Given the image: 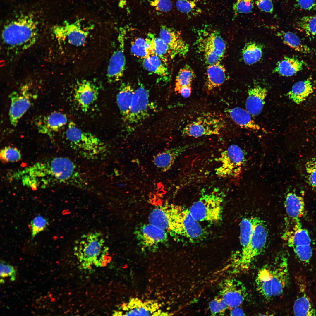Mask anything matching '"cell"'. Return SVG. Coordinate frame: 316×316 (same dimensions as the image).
Returning a JSON list of instances; mask_svg holds the SVG:
<instances>
[{
  "mask_svg": "<svg viewBox=\"0 0 316 316\" xmlns=\"http://www.w3.org/2000/svg\"><path fill=\"white\" fill-rule=\"evenodd\" d=\"M284 43L295 51L304 54L311 52L310 48L304 44L299 37L293 33L290 32H281L278 33Z\"/></svg>",
  "mask_w": 316,
  "mask_h": 316,
  "instance_id": "cell-34",
  "label": "cell"
},
{
  "mask_svg": "<svg viewBox=\"0 0 316 316\" xmlns=\"http://www.w3.org/2000/svg\"><path fill=\"white\" fill-rule=\"evenodd\" d=\"M227 112L231 119L241 127L255 132L260 129V126L247 110L236 107L228 109Z\"/></svg>",
  "mask_w": 316,
  "mask_h": 316,
  "instance_id": "cell-24",
  "label": "cell"
},
{
  "mask_svg": "<svg viewBox=\"0 0 316 316\" xmlns=\"http://www.w3.org/2000/svg\"><path fill=\"white\" fill-rule=\"evenodd\" d=\"M297 8L306 11L316 10V0H295Z\"/></svg>",
  "mask_w": 316,
  "mask_h": 316,
  "instance_id": "cell-50",
  "label": "cell"
},
{
  "mask_svg": "<svg viewBox=\"0 0 316 316\" xmlns=\"http://www.w3.org/2000/svg\"><path fill=\"white\" fill-rule=\"evenodd\" d=\"M52 31L59 41H66L76 47L84 44L89 34V32L82 26L79 20L73 22L65 21L61 24L53 26Z\"/></svg>",
  "mask_w": 316,
  "mask_h": 316,
  "instance_id": "cell-10",
  "label": "cell"
},
{
  "mask_svg": "<svg viewBox=\"0 0 316 316\" xmlns=\"http://www.w3.org/2000/svg\"><path fill=\"white\" fill-rule=\"evenodd\" d=\"M313 91L312 82L309 79L297 82L288 93L289 98L294 103L299 104Z\"/></svg>",
  "mask_w": 316,
  "mask_h": 316,
  "instance_id": "cell-31",
  "label": "cell"
},
{
  "mask_svg": "<svg viewBox=\"0 0 316 316\" xmlns=\"http://www.w3.org/2000/svg\"><path fill=\"white\" fill-rule=\"evenodd\" d=\"M38 34L37 21L33 16L25 15L6 25L1 36L3 42L9 48L25 49L34 44Z\"/></svg>",
  "mask_w": 316,
  "mask_h": 316,
  "instance_id": "cell-4",
  "label": "cell"
},
{
  "mask_svg": "<svg viewBox=\"0 0 316 316\" xmlns=\"http://www.w3.org/2000/svg\"><path fill=\"white\" fill-rule=\"evenodd\" d=\"M198 48L209 65L220 62L224 55L226 45L218 32L214 31L201 39Z\"/></svg>",
  "mask_w": 316,
  "mask_h": 316,
  "instance_id": "cell-11",
  "label": "cell"
},
{
  "mask_svg": "<svg viewBox=\"0 0 316 316\" xmlns=\"http://www.w3.org/2000/svg\"><path fill=\"white\" fill-rule=\"evenodd\" d=\"M256 4L257 7L262 11L272 13L273 11V6L272 0H257Z\"/></svg>",
  "mask_w": 316,
  "mask_h": 316,
  "instance_id": "cell-51",
  "label": "cell"
},
{
  "mask_svg": "<svg viewBox=\"0 0 316 316\" xmlns=\"http://www.w3.org/2000/svg\"><path fill=\"white\" fill-rule=\"evenodd\" d=\"M47 219L41 215L35 216L30 222L32 236L35 237L37 234L44 231L49 225Z\"/></svg>",
  "mask_w": 316,
  "mask_h": 316,
  "instance_id": "cell-45",
  "label": "cell"
},
{
  "mask_svg": "<svg viewBox=\"0 0 316 316\" xmlns=\"http://www.w3.org/2000/svg\"><path fill=\"white\" fill-rule=\"evenodd\" d=\"M295 253L302 262H309L312 254V250L310 245H303L293 248Z\"/></svg>",
  "mask_w": 316,
  "mask_h": 316,
  "instance_id": "cell-47",
  "label": "cell"
},
{
  "mask_svg": "<svg viewBox=\"0 0 316 316\" xmlns=\"http://www.w3.org/2000/svg\"><path fill=\"white\" fill-rule=\"evenodd\" d=\"M191 86H186L181 87L178 91L184 98L189 97L191 93Z\"/></svg>",
  "mask_w": 316,
  "mask_h": 316,
  "instance_id": "cell-52",
  "label": "cell"
},
{
  "mask_svg": "<svg viewBox=\"0 0 316 316\" xmlns=\"http://www.w3.org/2000/svg\"><path fill=\"white\" fill-rule=\"evenodd\" d=\"M21 157L20 152L15 147L7 146L0 151V159L3 163L18 162L21 159Z\"/></svg>",
  "mask_w": 316,
  "mask_h": 316,
  "instance_id": "cell-41",
  "label": "cell"
},
{
  "mask_svg": "<svg viewBox=\"0 0 316 316\" xmlns=\"http://www.w3.org/2000/svg\"><path fill=\"white\" fill-rule=\"evenodd\" d=\"M225 126L223 118L216 114H206L187 124L182 131L183 136L198 138L218 135Z\"/></svg>",
  "mask_w": 316,
  "mask_h": 316,
  "instance_id": "cell-9",
  "label": "cell"
},
{
  "mask_svg": "<svg viewBox=\"0 0 316 316\" xmlns=\"http://www.w3.org/2000/svg\"><path fill=\"white\" fill-rule=\"evenodd\" d=\"M122 308L125 312L122 313L123 315L150 316L160 314L157 310L158 306L155 303H143L136 298L132 299L128 303L123 305Z\"/></svg>",
  "mask_w": 316,
  "mask_h": 316,
  "instance_id": "cell-22",
  "label": "cell"
},
{
  "mask_svg": "<svg viewBox=\"0 0 316 316\" xmlns=\"http://www.w3.org/2000/svg\"><path fill=\"white\" fill-rule=\"evenodd\" d=\"M305 169L308 182L311 187L316 190V158L307 161Z\"/></svg>",
  "mask_w": 316,
  "mask_h": 316,
  "instance_id": "cell-43",
  "label": "cell"
},
{
  "mask_svg": "<svg viewBox=\"0 0 316 316\" xmlns=\"http://www.w3.org/2000/svg\"><path fill=\"white\" fill-rule=\"evenodd\" d=\"M16 270L13 266L4 261H1V278L9 277L11 281H13L16 278Z\"/></svg>",
  "mask_w": 316,
  "mask_h": 316,
  "instance_id": "cell-48",
  "label": "cell"
},
{
  "mask_svg": "<svg viewBox=\"0 0 316 316\" xmlns=\"http://www.w3.org/2000/svg\"><path fill=\"white\" fill-rule=\"evenodd\" d=\"M150 5L160 11L166 12L172 8V4L170 0H147Z\"/></svg>",
  "mask_w": 316,
  "mask_h": 316,
  "instance_id": "cell-49",
  "label": "cell"
},
{
  "mask_svg": "<svg viewBox=\"0 0 316 316\" xmlns=\"http://www.w3.org/2000/svg\"><path fill=\"white\" fill-rule=\"evenodd\" d=\"M253 229V217L244 218L240 224V242L242 249L247 245L252 234Z\"/></svg>",
  "mask_w": 316,
  "mask_h": 316,
  "instance_id": "cell-37",
  "label": "cell"
},
{
  "mask_svg": "<svg viewBox=\"0 0 316 316\" xmlns=\"http://www.w3.org/2000/svg\"><path fill=\"white\" fill-rule=\"evenodd\" d=\"M159 35L168 46L171 58L176 55L184 56L188 51L189 46L179 31L162 25L160 28Z\"/></svg>",
  "mask_w": 316,
  "mask_h": 316,
  "instance_id": "cell-16",
  "label": "cell"
},
{
  "mask_svg": "<svg viewBox=\"0 0 316 316\" xmlns=\"http://www.w3.org/2000/svg\"><path fill=\"white\" fill-rule=\"evenodd\" d=\"M176 6L179 11L188 14H197L201 12L194 0H178Z\"/></svg>",
  "mask_w": 316,
  "mask_h": 316,
  "instance_id": "cell-42",
  "label": "cell"
},
{
  "mask_svg": "<svg viewBox=\"0 0 316 316\" xmlns=\"http://www.w3.org/2000/svg\"><path fill=\"white\" fill-rule=\"evenodd\" d=\"M267 93L266 88L259 85L255 86L248 90L245 107L251 115L257 116L261 113Z\"/></svg>",
  "mask_w": 316,
  "mask_h": 316,
  "instance_id": "cell-21",
  "label": "cell"
},
{
  "mask_svg": "<svg viewBox=\"0 0 316 316\" xmlns=\"http://www.w3.org/2000/svg\"><path fill=\"white\" fill-rule=\"evenodd\" d=\"M216 160L220 164L215 169V174L218 177L226 178L238 176L241 173L246 159L242 149L233 144L222 152Z\"/></svg>",
  "mask_w": 316,
  "mask_h": 316,
  "instance_id": "cell-8",
  "label": "cell"
},
{
  "mask_svg": "<svg viewBox=\"0 0 316 316\" xmlns=\"http://www.w3.org/2000/svg\"><path fill=\"white\" fill-rule=\"evenodd\" d=\"M67 122V118L64 114L59 112L51 113L39 122L38 127L39 131L43 133L56 132L64 126Z\"/></svg>",
  "mask_w": 316,
  "mask_h": 316,
  "instance_id": "cell-26",
  "label": "cell"
},
{
  "mask_svg": "<svg viewBox=\"0 0 316 316\" xmlns=\"http://www.w3.org/2000/svg\"><path fill=\"white\" fill-rule=\"evenodd\" d=\"M303 63L297 58L286 56L278 62L273 71L284 76H293L303 68Z\"/></svg>",
  "mask_w": 316,
  "mask_h": 316,
  "instance_id": "cell-28",
  "label": "cell"
},
{
  "mask_svg": "<svg viewBox=\"0 0 316 316\" xmlns=\"http://www.w3.org/2000/svg\"><path fill=\"white\" fill-rule=\"evenodd\" d=\"M9 97L11 101L9 120L11 124L16 126L19 120L29 108L30 99L26 90L13 92L10 94Z\"/></svg>",
  "mask_w": 316,
  "mask_h": 316,
  "instance_id": "cell-19",
  "label": "cell"
},
{
  "mask_svg": "<svg viewBox=\"0 0 316 316\" xmlns=\"http://www.w3.org/2000/svg\"><path fill=\"white\" fill-rule=\"evenodd\" d=\"M224 195L218 191L203 195L189 209L190 214L198 222H219L222 218Z\"/></svg>",
  "mask_w": 316,
  "mask_h": 316,
  "instance_id": "cell-6",
  "label": "cell"
},
{
  "mask_svg": "<svg viewBox=\"0 0 316 316\" xmlns=\"http://www.w3.org/2000/svg\"><path fill=\"white\" fill-rule=\"evenodd\" d=\"M272 268L268 266L263 267L259 271L256 282L257 290L265 298L272 297Z\"/></svg>",
  "mask_w": 316,
  "mask_h": 316,
  "instance_id": "cell-32",
  "label": "cell"
},
{
  "mask_svg": "<svg viewBox=\"0 0 316 316\" xmlns=\"http://www.w3.org/2000/svg\"><path fill=\"white\" fill-rule=\"evenodd\" d=\"M126 32L122 30L118 37V46L113 52L109 61L107 76L110 82L119 80L123 76L126 66L124 45Z\"/></svg>",
  "mask_w": 316,
  "mask_h": 316,
  "instance_id": "cell-13",
  "label": "cell"
},
{
  "mask_svg": "<svg viewBox=\"0 0 316 316\" xmlns=\"http://www.w3.org/2000/svg\"><path fill=\"white\" fill-rule=\"evenodd\" d=\"M99 90L96 86L86 80H82L75 90L74 98L82 111L85 113L97 99Z\"/></svg>",
  "mask_w": 316,
  "mask_h": 316,
  "instance_id": "cell-20",
  "label": "cell"
},
{
  "mask_svg": "<svg viewBox=\"0 0 316 316\" xmlns=\"http://www.w3.org/2000/svg\"><path fill=\"white\" fill-rule=\"evenodd\" d=\"M311 239L306 229H299L289 237L288 239V245L294 248L303 245H310Z\"/></svg>",
  "mask_w": 316,
  "mask_h": 316,
  "instance_id": "cell-38",
  "label": "cell"
},
{
  "mask_svg": "<svg viewBox=\"0 0 316 316\" xmlns=\"http://www.w3.org/2000/svg\"><path fill=\"white\" fill-rule=\"evenodd\" d=\"M262 54V47L255 42L247 43L242 51V57L244 62L248 65H252L258 61Z\"/></svg>",
  "mask_w": 316,
  "mask_h": 316,
  "instance_id": "cell-35",
  "label": "cell"
},
{
  "mask_svg": "<svg viewBox=\"0 0 316 316\" xmlns=\"http://www.w3.org/2000/svg\"><path fill=\"white\" fill-rule=\"evenodd\" d=\"M131 51L134 55L143 59L152 54L148 42L142 38H138L131 43Z\"/></svg>",
  "mask_w": 316,
  "mask_h": 316,
  "instance_id": "cell-40",
  "label": "cell"
},
{
  "mask_svg": "<svg viewBox=\"0 0 316 316\" xmlns=\"http://www.w3.org/2000/svg\"><path fill=\"white\" fill-rule=\"evenodd\" d=\"M78 173L75 164L68 158H51L37 162L11 174V180L20 181L24 186L42 188L61 183H71Z\"/></svg>",
  "mask_w": 316,
  "mask_h": 316,
  "instance_id": "cell-1",
  "label": "cell"
},
{
  "mask_svg": "<svg viewBox=\"0 0 316 316\" xmlns=\"http://www.w3.org/2000/svg\"><path fill=\"white\" fill-rule=\"evenodd\" d=\"M149 96L148 92L143 85L135 91L127 121L129 123H138L146 117L147 114Z\"/></svg>",
  "mask_w": 316,
  "mask_h": 316,
  "instance_id": "cell-18",
  "label": "cell"
},
{
  "mask_svg": "<svg viewBox=\"0 0 316 316\" xmlns=\"http://www.w3.org/2000/svg\"><path fill=\"white\" fill-rule=\"evenodd\" d=\"M272 268V296H280L288 286L289 275L287 258L284 256L278 257Z\"/></svg>",
  "mask_w": 316,
  "mask_h": 316,
  "instance_id": "cell-17",
  "label": "cell"
},
{
  "mask_svg": "<svg viewBox=\"0 0 316 316\" xmlns=\"http://www.w3.org/2000/svg\"><path fill=\"white\" fill-rule=\"evenodd\" d=\"M230 314L232 316L245 315L243 310L239 307L231 308Z\"/></svg>",
  "mask_w": 316,
  "mask_h": 316,
  "instance_id": "cell-53",
  "label": "cell"
},
{
  "mask_svg": "<svg viewBox=\"0 0 316 316\" xmlns=\"http://www.w3.org/2000/svg\"><path fill=\"white\" fill-rule=\"evenodd\" d=\"M297 293L293 310L297 316H311L316 315L314 308L308 294L306 281L304 277L298 275L296 278Z\"/></svg>",
  "mask_w": 316,
  "mask_h": 316,
  "instance_id": "cell-15",
  "label": "cell"
},
{
  "mask_svg": "<svg viewBox=\"0 0 316 316\" xmlns=\"http://www.w3.org/2000/svg\"><path fill=\"white\" fill-rule=\"evenodd\" d=\"M253 0H236L233 5L235 14L248 13L250 12L254 6Z\"/></svg>",
  "mask_w": 316,
  "mask_h": 316,
  "instance_id": "cell-46",
  "label": "cell"
},
{
  "mask_svg": "<svg viewBox=\"0 0 316 316\" xmlns=\"http://www.w3.org/2000/svg\"><path fill=\"white\" fill-rule=\"evenodd\" d=\"M253 219L252 234L247 245L242 249L239 257L234 265H233V272H240L248 270L266 245L268 235L266 224L259 218L253 217Z\"/></svg>",
  "mask_w": 316,
  "mask_h": 316,
  "instance_id": "cell-5",
  "label": "cell"
},
{
  "mask_svg": "<svg viewBox=\"0 0 316 316\" xmlns=\"http://www.w3.org/2000/svg\"><path fill=\"white\" fill-rule=\"evenodd\" d=\"M66 136L73 149L86 157H95L106 150L104 143L91 133L78 128L74 122L68 124Z\"/></svg>",
  "mask_w": 316,
  "mask_h": 316,
  "instance_id": "cell-7",
  "label": "cell"
},
{
  "mask_svg": "<svg viewBox=\"0 0 316 316\" xmlns=\"http://www.w3.org/2000/svg\"><path fill=\"white\" fill-rule=\"evenodd\" d=\"M296 25L298 28L306 34L316 35V15L300 18L297 20Z\"/></svg>",
  "mask_w": 316,
  "mask_h": 316,
  "instance_id": "cell-39",
  "label": "cell"
},
{
  "mask_svg": "<svg viewBox=\"0 0 316 316\" xmlns=\"http://www.w3.org/2000/svg\"><path fill=\"white\" fill-rule=\"evenodd\" d=\"M194 77V73L192 68L188 65L185 66L180 69L176 77L175 91L178 92L182 87L191 86Z\"/></svg>",
  "mask_w": 316,
  "mask_h": 316,
  "instance_id": "cell-36",
  "label": "cell"
},
{
  "mask_svg": "<svg viewBox=\"0 0 316 316\" xmlns=\"http://www.w3.org/2000/svg\"><path fill=\"white\" fill-rule=\"evenodd\" d=\"M220 296L228 308L240 306L247 295L246 288L241 281L235 279L225 280L220 286Z\"/></svg>",
  "mask_w": 316,
  "mask_h": 316,
  "instance_id": "cell-12",
  "label": "cell"
},
{
  "mask_svg": "<svg viewBox=\"0 0 316 316\" xmlns=\"http://www.w3.org/2000/svg\"><path fill=\"white\" fill-rule=\"evenodd\" d=\"M151 223L173 235L190 242L200 241L206 236L205 231L191 216L189 209L173 204L155 208Z\"/></svg>",
  "mask_w": 316,
  "mask_h": 316,
  "instance_id": "cell-2",
  "label": "cell"
},
{
  "mask_svg": "<svg viewBox=\"0 0 316 316\" xmlns=\"http://www.w3.org/2000/svg\"><path fill=\"white\" fill-rule=\"evenodd\" d=\"M135 91L129 83L122 84L116 96V102L122 118L128 121L130 107Z\"/></svg>",
  "mask_w": 316,
  "mask_h": 316,
  "instance_id": "cell-23",
  "label": "cell"
},
{
  "mask_svg": "<svg viewBox=\"0 0 316 316\" xmlns=\"http://www.w3.org/2000/svg\"><path fill=\"white\" fill-rule=\"evenodd\" d=\"M209 306L211 314L213 315H223L228 308L220 296L214 298L209 302Z\"/></svg>",
  "mask_w": 316,
  "mask_h": 316,
  "instance_id": "cell-44",
  "label": "cell"
},
{
  "mask_svg": "<svg viewBox=\"0 0 316 316\" xmlns=\"http://www.w3.org/2000/svg\"><path fill=\"white\" fill-rule=\"evenodd\" d=\"M207 73L206 86L208 91L221 86L225 80L226 70L220 62L209 65Z\"/></svg>",
  "mask_w": 316,
  "mask_h": 316,
  "instance_id": "cell-27",
  "label": "cell"
},
{
  "mask_svg": "<svg viewBox=\"0 0 316 316\" xmlns=\"http://www.w3.org/2000/svg\"><path fill=\"white\" fill-rule=\"evenodd\" d=\"M146 40L150 45L152 54L158 56L167 65L168 58L171 57V54L165 43L159 37H156L151 33L148 34Z\"/></svg>",
  "mask_w": 316,
  "mask_h": 316,
  "instance_id": "cell-33",
  "label": "cell"
},
{
  "mask_svg": "<svg viewBox=\"0 0 316 316\" xmlns=\"http://www.w3.org/2000/svg\"><path fill=\"white\" fill-rule=\"evenodd\" d=\"M186 145L172 148L157 155L154 158V164L164 171L171 168L176 158L190 147Z\"/></svg>",
  "mask_w": 316,
  "mask_h": 316,
  "instance_id": "cell-25",
  "label": "cell"
},
{
  "mask_svg": "<svg viewBox=\"0 0 316 316\" xmlns=\"http://www.w3.org/2000/svg\"><path fill=\"white\" fill-rule=\"evenodd\" d=\"M142 64L148 72L158 75L164 80L169 79L170 74L166 65L157 56L152 54L143 58Z\"/></svg>",
  "mask_w": 316,
  "mask_h": 316,
  "instance_id": "cell-29",
  "label": "cell"
},
{
  "mask_svg": "<svg viewBox=\"0 0 316 316\" xmlns=\"http://www.w3.org/2000/svg\"><path fill=\"white\" fill-rule=\"evenodd\" d=\"M73 251L81 267L84 269H89L92 266H105L110 260L108 257L109 248L100 232L82 235L75 241Z\"/></svg>",
  "mask_w": 316,
  "mask_h": 316,
  "instance_id": "cell-3",
  "label": "cell"
},
{
  "mask_svg": "<svg viewBox=\"0 0 316 316\" xmlns=\"http://www.w3.org/2000/svg\"><path fill=\"white\" fill-rule=\"evenodd\" d=\"M135 232L139 243L143 247L149 249L157 248L168 240L166 231L150 223L143 225Z\"/></svg>",
  "mask_w": 316,
  "mask_h": 316,
  "instance_id": "cell-14",
  "label": "cell"
},
{
  "mask_svg": "<svg viewBox=\"0 0 316 316\" xmlns=\"http://www.w3.org/2000/svg\"><path fill=\"white\" fill-rule=\"evenodd\" d=\"M286 212L291 218L297 219L303 215L305 210L303 198L292 192L287 195L285 201Z\"/></svg>",
  "mask_w": 316,
  "mask_h": 316,
  "instance_id": "cell-30",
  "label": "cell"
}]
</instances>
